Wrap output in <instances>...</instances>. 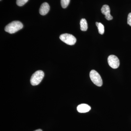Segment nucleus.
I'll use <instances>...</instances> for the list:
<instances>
[{
    "label": "nucleus",
    "instance_id": "f257e3e1",
    "mask_svg": "<svg viewBox=\"0 0 131 131\" xmlns=\"http://www.w3.org/2000/svg\"><path fill=\"white\" fill-rule=\"evenodd\" d=\"M23 27V25L21 22L19 21H14L6 26L5 30L7 32L12 34L21 30Z\"/></svg>",
    "mask_w": 131,
    "mask_h": 131
},
{
    "label": "nucleus",
    "instance_id": "f03ea898",
    "mask_svg": "<svg viewBox=\"0 0 131 131\" xmlns=\"http://www.w3.org/2000/svg\"><path fill=\"white\" fill-rule=\"evenodd\" d=\"M44 77V73L42 70H38L33 74L31 77L30 83L32 86H36L42 81Z\"/></svg>",
    "mask_w": 131,
    "mask_h": 131
},
{
    "label": "nucleus",
    "instance_id": "7ed1b4c3",
    "mask_svg": "<svg viewBox=\"0 0 131 131\" xmlns=\"http://www.w3.org/2000/svg\"><path fill=\"white\" fill-rule=\"evenodd\" d=\"M90 77L92 82L98 86H101L103 84L102 80L99 73L94 70H91L90 73Z\"/></svg>",
    "mask_w": 131,
    "mask_h": 131
},
{
    "label": "nucleus",
    "instance_id": "20e7f679",
    "mask_svg": "<svg viewBox=\"0 0 131 131\" xmlns=\"http://www.w3.org/2000/svg\"><path fill=\"white\" fill-rule=\"evenodd\" d=\"M59 38L62 41L69 45H73L77 42L74 36L69 34H64L60 35Z\"/></svg>",
    "mask_w": 131,
    "mask_h": 131
},
{
    "label": "nucleus",
    "instance_id": "39448f33",
    "mask_svg": "<svg viewBox=\"0 0 131 131\" xmlns=\"http://www.w3.org/2000/svg\"><path fill=\"white\" fill-rule=\"evenodd\" d=\"M107 61L108 64L113 69H117L119 67V60L116 56L110 55L108 58Z\"/></svg>",
    "mask_w": 131,
    "mask_h": 131
},
{
    "label": "nucleus",
    "instance_id": "423d86ee",
    "mask_svg": "<svg viewBox=\"0 0 131 131\" xmlns=\"http://www.w3.org/2000/svg\"><path fill=\"white\" fill-rule=\"evenodd\" d=\"M102 14L105 16V18L108 20L113 19V17L110 14V9L109 6L107 5H103L101 9Z\"/></svg>",
    "mask_w": 131,
    "mask_h": 131
},
{
    "label": "nucleus",
    "instance_id": "0eeeda50",
    "mask_svg": "<svg viewBox=\"0 0 131 131\" xmlns=\"http://www.w3.org/2000/svg\"><path fill=\"white\" fill-rule=\"evenodd\" d=\"M50 9V6L48 3L46 2L44 3L40 6L39 10V13L42 15H46L48 13Z\"/></svg>",
    "mask_w": 131,
    "mask_h": 131
},
{
    "label": "nucleus",
    "instance_id": "6e6552de",
    "mask_svg": "<svg viewBox=\"0 0 131 131\" xmlns=\"http://www.w3.org/2000/svg\"><path fill=\"white\" fill-rule=\"evenodd\" d=\"M91 107L86 104H81L79 105L77 107V110L78 112L85 113L89 112L91 110Z\"/></svg>",
    "mask_w": 131,
    "mask_h": 131
},
{
    "label": "nucleus",
    "instance_id": "1a4fd4ad",
    "mask_svg": "<svg viewBox=\"0 0 131 131\" xmlns=\"http://www.w3.org/2000/svg\"><path fill=\"white\" fill-rule=\"evenodd\" d=\"M80 24L81 26V30L82 31H85L87 30L88 28V25L86 19H82L80 21Z\"/></svg>",
    "mask_w": 131,
    "mask_h": 131
},
{
    "label": "nucleus",
    "instance_id": "9d476101",
    "mask_svg": "<svg viewBox=\"0 0 131 131\" xmlns=\"http://www.w3.org/2000/svg\"><path fill=\"white\" fill-rule=\"evenodd\" d=\"M96 25L98 28L99 33L101 35H103L105 31L104 25L102 23L97 22H96Z\"/></svg>",
    "mask_w": 131,
    "mask_h": 131
},
{
    "label": "nucleus",
    "instance_id": "9b49d317",
    "mask_svg": "<svg viewBox=\"0 0 131 131\" xmlns=\"http://www.w3.org/2000/svg\"><path fill=\"white\" fill-rule=\"evenodd\" d=\"M70 0H61V5L63 8H66L69 4Z\"/></svg>",
    "mask_w": 131,
    "mask_h": 131
},
{
    "label": "nucleus",
    "instance_id": "f8f14e48",
    "mask_svg": "<svg viewBox=\"0 0 131 131\" xmlns=\"http://www.w3.org/2000/svg\"><path fill=\"white\" fill-rule=\"evenodd\" d=\"M28 0H16V3L19 6H22L26 4Z\"/></svg>",
    "mask_w": 131,
    "mask_h": 131
},
{
    "label": "nucleus",
    "instance_id": "ddd939ff",
    "mask_svg": "<svg viewBox=\"0 0 131 131\" xmlns=\"http://www.w3.org/2000/svg\"><path fill=\"white\" fill-rule=\"evenodd\" d=\"M127 24L131 26V13H129L127 17Z\"/></svg>",
    "mask_w": 131,
    "mask_h": 131
},
{
    "label": "nucleus",
    "instance_id": "4468645a",
    "mask_svg": "<svg viewBox=\"0 0 131 131\" xmlns=\"http://www.w3.org/2000/svg\"><path fill=\"white\" fill-rule=\"evenodd\" d=\"M34 131H42V130H41V129H38V130H36Z\"/></svg>",
    "mask_w": 131,
    "mask_h": 131
},
{
    "label": "nucleus",
    "instance_id": "2eb2a0df",
    "mask_svg": "<svg viewBox=\"0 0 131 131\" xmlns=\"http://www.w3.org/2000/svg\"></svg>",
    "mask_w": 131,
    "mask_h": 131
}]
</instances>
